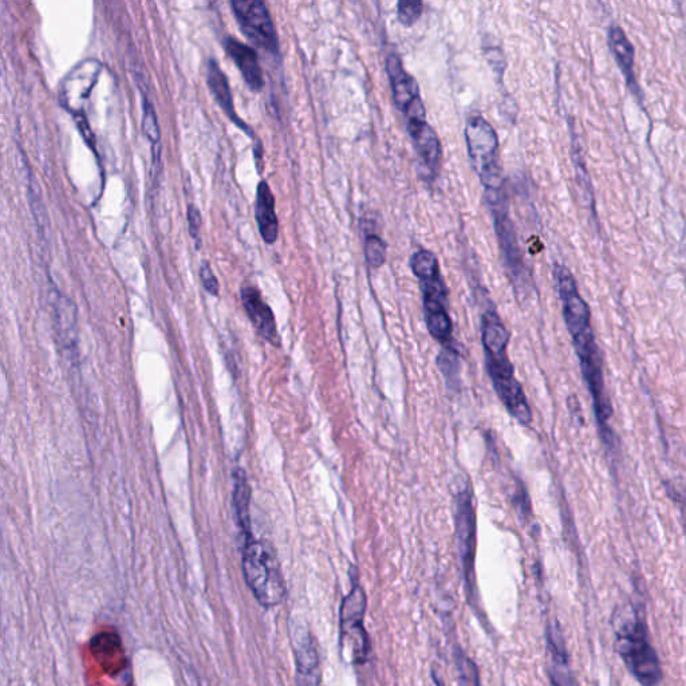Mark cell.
<instances>
[{"label": "cell", "mask_w": 686, "mask_h": 686, "mask_svg": "<svg viewBox=\"0 0 686 686\" xmlns=\"http://www.w3.org/2000/svg\"><path fill=\"white\" fill-rule=\"evenodd\" d=\"M557 279L559 298L562 301L563 318H565L567 330L573 338L575 352L581 364L583 378L593 398L595 416L602 428H607L611 417L609 396L605 388L603 378L601 353H599L593 326H591V313L589 306L582 295L579 294L574 275L566 266L558 264L554 271Z\"/></svg>", "instance_id": "1"}, {"label": "cell", "mask_w": 686, "mask_h": 686, "mask_svg": "<svg viewBox=\"0 0 686 686\" xmlns=\"http://www.w3.org/2000/svg\"><path fill=\"white\" fill-rule=\"evenodd\" d=\"M482 342L488 376L508 413L518 423L527 427L532 423V413L522 385L516 380L514 366L508 357L510 335L499 315L487 310L482 317Z\"/></svg>", "instance_id": "2"}, {"label": "cell", "mask_w": 686, "mask_h": 686, "mask_svg": "<svg viewBox=\"0 0 686 686\" xmlns=\"http://www.w3.org/2000/svg\"><path fill=\"white\" fill-rule=\"evenodd\" d=\"M412 271L419 278L423 291L425 323L429 333L441 345L449 346L453 338V325L448 313V291L441 277L439 260L432 251H417L412 256Z\"/></svg>", "instance_id": "3"}, {"label": "cell", "mask_w": 686, "mask_h": 686, "mask_svg": "<svg viewBox=\"0 0 686 686\" xmlns=\"http://www.w3.org/2000/svg\"><path fill=\"white\" fill-rule=\"evenodd\" d=\"M243 574L256 601L263 607L281 605L286 597L285 579L271 548L255 540L244 539Z\"/></svg>", "instance_id": "4"}, {"label": "cell", "mask_w": 686, "mask_h": 686, "mask_svg": "<svg viewBox=\"0 0 686 686\" xmlns=\"http://www.w3.org/2000/svg\"><path fill=\"white\" fill-rule=\"evenodd\" d=\"M617 649L626 668L642 686L661 684L660 660L642 618L636 617L617 630Z\"/></svg>", "instance_id": "5"}, {"label": "cell", "mask_w": 686, "mask_h": 686, "mask_svg": "<svg viewBox=\"0 0 686 686\" xmlns=\"http://www.w3.org/2000/svg\"><path fill=\"white\" fill-rule=\"evenodd\" d=\"M465 141L473 168L486 192L503 191L502 168L499 163V139L490 122L482 117L469 118L465 125Z\"/></svg>", "instance_id": "6"}, {"label": "cell", "mask_w": 686, "mask_h": 686, "mask_svg": "<svg viewBox=\"0 0 686 686\" xmlns=\"http://www.w3.org/2000/svg\"><path fill=\"white\" fill-rule=\"evenodd\" d=\"M366 607L368 598L364 589L360 585H354L343 599L339 613L341 644L348 650L350 661L356 664L368 661L370 653L369 636L364 625Z\"/></svg>", "instance_id": "7"}, {"label": "cell", "mask_w": 686, "mask_h": 686, "mask_svg": "<svg viewBox=\"0 0 686 686\" xmlns=\"http://www.w3.org/2000/svg\"><path fill=\"white\" fill-rule=\"evenodd\" d=\"M456 536L468 594L475 593L476 511L471 488L456 494Z\"/></svg>", "instance_id": "8"}, {"label": "cell", "mask_w": 686, "mask_h": 686, "mask_svg": "<svg viewBox=\"0 0 686 686\" xmlns=\"http://www.w3.org/2000/svg\"><path fill=\"white\" fill-rule=\"evenodd\" d=\"M240 30L254 45L277 55L279 41L277 30L266 3L260 0H234L231 3Z\"/></svg>", "instance_id": "9"}, {"label": "cell", "mask_w": 686, "mask_h": 686, "mask_svg": "<svg viewBox=\"0 0 686 686\" xmlns=\"http://www.w3.org/2000/svg\"><path fill=\"white\" fill-rule=\"evenodd\" d=\"M386 72L392 85L394 104L401 112H404L406 121L425 120V108L421 100L419 84L415 77L406 72L397 54H389L386 58Z\"/></svg>", "instance_id": "10"}, {"label": "cell", "mask_w": 686, "mask_h": 686, "mask_svg": "<svg viewBox=\"0 0 686 686\" xmlns=\"http://www.w3.org/2000/svg\"><path fill=\"white\" fill-rule=\"evenodd\" d=\"M487 199L491 212L494 214L496 234H498L504 258L516 281H520L523 275L522 254L516 240L514 224L511 222L506 196L503 191L487 192Z\"/></svg>", "instance_id": "11"}, {"label": "cell", "mask_w": 686, "mask_h": 686, "mask_svg": "<svg viewBox=\"0 0 686 686\" xmlns=\"http://www.w3.org/2000/svg\"><path fill=\"white\" fill-rule=\"evenodd\" d=\"M295 664H297L298 686H322L321 669L317 645L305 626L295 625L294 633Z\"/></svg>", "instance_id": "12"}, {"label": "cell", "mask_w": 686, "mask_h": 686, "mask_svg": "<svg viewBox=\"0 0 686 686\" xmlns=\"http://www.w3.org/2000/svg\"><path fill=\"white\" fill-rule=\"evenodd\" d=\"M240 297H242L244 310H246L250 321L254 323L258 333L262 335L266 341L272 343V345L278 346L279 334L277 322H275L274 313H272L271 307L264 302L260 291L254 286L246 285L242 287Z\"/></svg>", "instance_id": "13"}, {"label": "cell", "mask_w": 686, "mask_h": 686, "mask_svg": "<svg viewBox=\"0 0 686 686\" xmlns=\"http://www.w3.org/2000/svg\"><path fill=\"white\" fill-rule=\"evenodd\" d=\"M55 329L59 346L70 361L77 360L78 333L76 307L66 297L57 294L54 297Z\"/></svg>", "instance_id": "14"}, {"label": "cell", "mask_w": 686, "mask_h": 686, "mask_svg": "<svg viewBox=\"0 0 686 686\" xmlns=\"http://www.w3.org/2000/svg\"><path fill=\"white\" fill-rule=\"evenodd\" d=\"M224 49L227 50L232 61L238 66L248 88L254 90V92L262 90L264 85L263 70L256 51L251 46L238 41L234 37H228L224 41Z\"/></svg>", "instance_id": "15"}, {"label": "cell", "mask_w": 686, "mask_h": 686, "mask_svg": "<svg viewBox=\"0 0 686 686\" xmlns=\"http://www.w3.org/2000/svg\"><path fill=\"white\" fill-rule=\"evenodd\" d=\"M406 128L421 163L435 171L441 160V144L435 130L427 120L406 121Z\"/></svg>", "instance_id": "16"}, {"label": "cell", "mask_w": 686, "mask_h": 686, "mask_svg": "<svg viewBox=\"0 0 686 686\" xmlns=\"http://www.w3.org/2000/svg\"><path fill=\"white\" fill-rule=\"evenodd\" d=\"M607 41H609L611 54H613L615 62L620 66L621 72L624 74L630 89L640 97L641 90L638 88L636 73H634L636 54H634L633 43L630 42L624 29L618 25L610 26L609 33H607Z\"/></svg>", "instance_id": "17"}, {"label": "cell", "mask_w": 686, "mask_h": 686, "mask_svg": "<svg viewBox=\"0 0 686 686\" xmlns=\"http://www.w3.org/2000/svg\"><path fill=\"white\" fill-rule=\"evenodd\" d=\"M255 218L264 242L267 244L277 242L279 222L277 211H275V199L270 185L264 180L260 181L256 189Z\"/></svg>", "instance_id": "18"}, {"label": "cell", "mask_w": 686, "mask_h": 686, "mask_svg": "<svg viewBox=\"0 0 686 686\" xmlns=\"http://www.w3.org/2000/svg\"><path fill=\"white\" fill-rule=\"evenodd\" d=\"M207 84L211 93L214 94L215 100L218 101L220 108L230 117V120L234 121L240 129L248 134V136H252L250 126H248L246 122L238 116V113L235 112L234 100H232L228 78L226 74L223 73V70L220 69L218 62H216L215 59H211V61L208 62Z\"/></svg>", "instance_id": "19"}, {"label": "cell", "mask_w": 686, "mask_h": 686, "mask_svg": "<svg viewBox=\"0 0 686 686\" xmlns=\"http://www.w3.org/2000/svg\"><path fill=\"white\" fill-rule=\"evenodd\" d=\"M547 637L551 654V682L554 686H574L569 668V657H567L561 632L558 628H550Z\"/></svg>", "instance_id": "20"}, {"label": "cell", "mask_w": 686, "mask_h": 686, "mask_svg": "<svg viewBox=\"0 0 686 686\" xmlns=\"http://www.w3.org/2000/svg\"><path fill=\"white\" fill-rule=\"evenodd\" d=\"M234 504L236 518L244 539L251 538V488L244 469L238 468L234 472Z\"/></svg>", "instance_id": "21"}, {"label": "cell", "mask_w": 686, "mask_h": 686, "mask_svg": "<svg viewBox=\"0 0 686 686\" xmlns=\"http://www.w3.org/2000/svg\"><path fill=\"white\" fill-rule=\"evenodd\" d=\"M143 132L153 144V165H156L161 157V132L155 108H153L152 102L147 97H144L143 100Z\"/></svg>", "instance_id": "22"}, {"label": "cell", "mask_w": 686, "mask_h": 686, "mask_svg": "<svg viewBox=\"0 0 686 686\" xmlns=\"http://www.w3.org/2000/svg\"><path fill=\"white\" fill-rule=\"evenodd\" d=\"M455 658L460 686H482L479 669H477L475 662L465 656L463 652L457 653Z\"/></svg>", "instance_id": "23"}, {"label": "cell", "mask_w": 686, "mask_h": 686, "mask_svg": "<svg viewBox=\"0 0 686 686\" xmlns=\"http://www.w3.org/2000/svg\"><path fill=\"white\" fill-rule=\"evenodd\" d=\"M365 256L369 266L380 268L386 260V243L377 235H369L365 240Z\"/></svg>", "instance_id": "24"}, {"label": "cell", "mask_w": 686, "mask_h": 686, "mask_svg": "<svg viewBox=\"0 0 686 686\" xmlns=\"http://www.w3.org/2000/svg\"><path fill=\"white\" fill-rule=\"evenodd\" d=\"M441 373L444 374L445 380L448 384L456 381V374L459 372V356L455 349L445 346L443 352L440 353L439 360H437Z\"/></svg>", "instance_id": "25"}, {"label": "cell", "mask_w": 686, "mask_h": 686, "mask_svg": "<svg viewBox=\"0 0 686 686\" xmlns=\"http://www.w3.org/2000/svg\"><path fill=\"white\" fill-rule=\"evenodd\" d=\"M424 5L423 2H415V0H402L398 3L397 14L398 19L402 25L410 26L413 25L423 14Z\"/></svg>", "instance_id": "26"}, {"label": "cell", "mask_w": 686, "mask_h": 686, "mask_svg": "<svg viewBox=\"0 0 686 686\" xmlns=\"http://www.w3.org/2000/svg\"><path fill=\"white\" fill-rule=\"evenodd\" d=\"M200 279L203 283L204 289L208 291L211 295L219 294V282L216 279L214 272L210 264L204 262L200 267Z\"/></svg>", "instance_id": "27"}, {"label": "cell", "mask_w": 686, "mask_h": 686, "mask_svg": "<svg viewBox=\"0 0 686 686\" xmlns=\"http://www.w3.org/2000/svg\"><path fill=\"white\" fill-rule=\"evenodd\" d=\"M188 223H189V232H191V236L193 239L197 240V244H199V234H200V228H201V215L200 211L197 210L195 205L191 204L188 207Z\"/></svg>", "instance_id": "28"}, {"label": "cell", "mask_w": 686, "mask_h": 686, "mask_svg": "<svg viewBox=\"0 0 686 686\" xmlns=\"http://www.w3.org/2000/svg\"><path fill=\"white\" fill-rule=\"evenodd\" d=\"M516 502H518L520 515H530V500H528L527 491L524 490L523 486L518 487V492H516Z\"/></svg>", "instance_id": "29"}, {"label": "cell", "mask_w": 686, "mask_h": 686, "mask_svg": "<svg viewBox=\"0 0 686 686\" xmlns=\"http://www.w3.org/2000/svg\"><path fill=\"white\" fill-rule=\"evenodd\" d=\"M432 677H433V681H435L436 686H445L444 681L441 680V677L439 676V674H437L436 670H435V672H433Z\"/></svg>", "instance_id": "30"}]
</instances>
